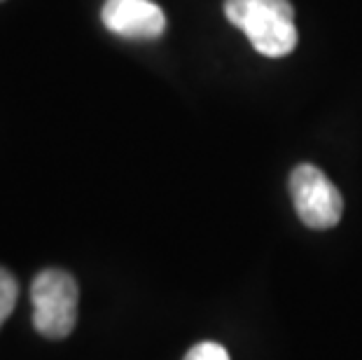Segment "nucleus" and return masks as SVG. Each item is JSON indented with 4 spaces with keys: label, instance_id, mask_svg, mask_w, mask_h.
Returning a JSON list of instances; mask_svg holds the SVG:
<instances>
[{
    "label": "nucleus",
    "instance_id": "nucleus-4",
    "mask_svg": "<svg viewBox=\"0 0 362 360\" xmlns=\"http://www.w3.org/2000/svg\"><path fill=\"white\" fill-rule=\"evenodd\" d=\"M103 26L127 40H157L166 30L164 10L152 0H105Z\"/></svg>",
    "mask_w": 362,
    "mask_h": 360
},
{
    "label": "nucleus",
    "instance_id": "nucleus-7",
    "mask_svg": "<svg viewBox=\"0 0 362 360\" xmlns=\"http://www.w3.org/2000/svg\"><path fill=\"white\" fill-rule=\"evenodd\" d=\"M0 3H3V0H0Z\"/></svg>",
    "mask_w": 362,
    "mask_h": 360
},
{
    "label": "nucleus",
    "instance_id": "nucleus-2",
    "mask_svg": "<svg viewBox=\"0 0 362 360\" xmlns=\"http://www.w3.org/2000/svg\"><path fill=\"white\" fill-rule=\"evenodd\" d=\"M78 281L64 269H45L30 283L35 330L49 339H66L78 323Z\"/></svg>",
    "mask_w": 362,
    "mask_h": 360
},
{
    "label": "nucleus",
    "instance_id": "nucleus-3",
    "mask_svg": "<svg viewBox=\"0 0 362 360\" xmlns=\"http://www.w3.org/2000/svg\"><path fill=\"white\" fill-rule=\"evenodd\" d=\"M290 194L299 220L311 229H329L341 220L344 197L318 166L299 164L290 175Z\"/></svg>",
    "mask_w": 362,
    "mask_h": 360
},
{
    "label": "nucleus",
    "instance_id": "nucleus-6",
    "mask_svg": "<svg viewBox=\"0 0 362 360\" xmlns=\"http://www.w3.org/2000/svg\"><path fill=\"white\" fill-rule=\"evenodd\" d=\"M185 360H232L227 349L218 342H202L187 351Z\"/></svg>",
    "mask_w": 362,
    "mask_h": 360
},
{
    "label": "nucleus",
    "instance_id": "nucleus-5",
    "mask_svg": "<svg viewBox=\"0 0 362 360\" xmlns=\"http://www.w3.org/2000/svg\"><path fill=\"white\" fill-rule=\"evenodd\" d=\"M17 297H19L17 279L0 267V325L10 318V313L14 311V306H17Z\"/></svg>",
    "mask_w": 362,
    "mask_h": 360
},
{
    "label": "nucleus",
    "instance_id": "nucleus-1",
    "mask_svg": "<svg viewBox=\"0 0 362 360\" xmlns=\"http://www.w3.org/2000/svg\"><path fill=\"white\" fill-rule=\"evenodd\" d=\"M225 17L264 57L279 59L297 47L295 10L288 0H225Z\"/></svg>",
    "mask_w": 362,
    "mask_h": 360
}]
</instances>
